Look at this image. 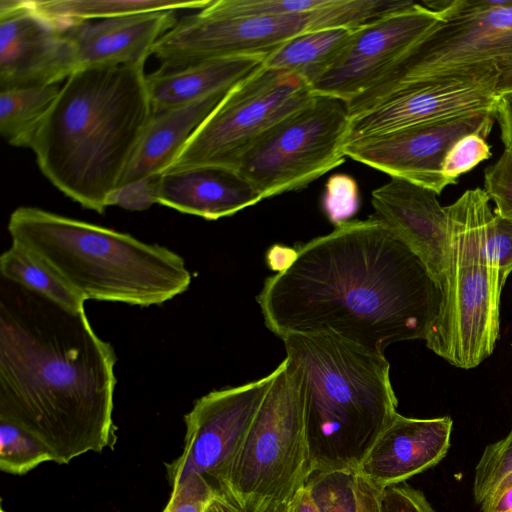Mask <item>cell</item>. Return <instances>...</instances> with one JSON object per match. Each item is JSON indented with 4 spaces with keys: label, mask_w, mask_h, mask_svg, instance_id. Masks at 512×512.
Wrapping results in <instances>:
<instances>
[{
    "label": "cell",
    "mask_w": 512,
    "mask_h": 512,
    "mask_svg": "<svg viewBox=\"0 0 512 512\" xmlns=\"http://www.w3.org/2000/svg\"><path fill=\"white\" fill-rule=\"evenodd\" d=\"M440 19L438 11L412 2L355 28L336 61L311 86L312 92L349 102L378 80Z\"/></svg>",
    "instance_id": "15"
},
{
    "label": "cell",
    "mask_w": 512,
    "mask_h": 512,
    "mask_svg": "<svg viewBox=\"0 0 512 512\" xmlns=\"http://www.w3.org/2000/svg\"><path fill=\"white\" fill-rule=\"evenodd\" d=\"M512 473V429L502 440L486 447L474 476V498L480 504L493 488Z\"/></svg>",
    "instance_id": "30"
},
{
    "label": "cell",
    "mask_w": 512,
    "mask_h": 512,
    "mask_svg": "<svg viewBox=\"0 0 512 512\" xmlns=\"http://www.w3.org/2000/svg\"><path fill=\"white\" fill-rule=\"evenodd\" d=\"M355 491L358 501V512H380V491L370 481L356 472Z\"/></svg>",
    "instance_id": "39"
},
{
    "label": "cell",
    "mask_w": 512,
    "mask_h": 512,
    "mask_svg": "<svg viewBox=\"0 0 512 512\" xmlns=\"http://www.w3.org/2000/svg\"><path fill=\"white\" fill-rule=\"evenodd\" d=\"M318 512H358L356 471H314L304 484Z\"/></svg>",
    "instance_id": "27"
},
{
    "label": "cell",
    "mask_w": 512,
    "mask_h": 512,
    "mask_svg": "<svg viewBox=\"0 0 512 512\" xmlns=\"http://www.w3.org/2000/svg\"><path fill=\"white\" fill-rule=\"evenodd\" d=\"M288 512H318L305 485L297 493Z\"/></svg>",
    "instance_id": "41"
},
{
    "label": "cell",
    "mask_w": 512,
    "mask_h": 512,
    "mask_svg": "<svg viewBox=\"0 0 512 512\" xmlns=\"http://www.w3.org/2000/svg\"><path fill=\"white\" fill-rule=\"evenodd\" d=\"M349 127L345 101L315 94L269 129L236 171L262 199L302 189L344 162Z\"/></svg>",
    "instance_id": "9"
},
{
    "label": "cell",
    "mask_w": 512,
    "mask_h": 512,
    "mask_svg": "<svg viewBox=\"0 0 512 512\" xmlns=\"http://www.w3.org/2000/svg\"><path fill=\"white\" fill-rule=\"evenodd\" d=\"M12 242L47 263L87 300L148 307L185 292L184 259L127 233L37 207H19L8 221Z\"/></svg>",
    "instance_id": "5"
},
{
    "label": "cell",
    "mask_w": 512,
    "mask_h": 512,
    "mask_svg": "<svg viewBox=\"0 0 512 512\" xmlns=\"http://www.w3.org/2000/svg\"><path fill=\"white\" fill-rule=\"evenodd\" d=\"M496 120L499 124L504 149L512 151V95L500 99Z\"/></svg>",
    "instance_id": "40"
},
{
    "label": "cell",
    "mask_w": 512,
    "mask_h": 512,
    "mask_svg": "<svg viewBox=\"0 0 512 512\" xmlns=\"http://www.w3.org/2000/svg\"><path fill=\"white\" fill-rule=\"evenodd\" d=\"M2 512H4V511L2 510Z\"/></svg>",
    "instance_id": "43"
},
{
    "label": "cell",
    "mask_w": 512,
    "mask_h": 512,
    "mask_svg": "<svg viewBox=\"0 0 512 512\" xmlns=\"http://www.w3.org/2000/svg\"><path fill=\"white\" fill-rule=\"evenodd\" d=\"M229 90L154 113L141 136L119 187L162 175L195 130Z\"/></svg>",
    "instance_id": "21"
},
{
    "label": "cell",
    "mask_w": 512,
    "mask_h": 512,
    "mask_svg": "<svg viewBox=\"0 0 512 512\" xmlns=\"http://www.w3.org/2000/svg\"><path fill=\"white\" fill-rule=\"evenodd\" d=\"M77 69L68 28L31 0L0 1V90L59 84Z\"/></svg>",
    "instance_id": "16"
},
{
    "label": "cell",
    "mask_w": 512,
    "mask_h": 512,
    "mask_svg": "<svg viewBox=\"0 0 512 512\" xmlns=\"http://www.w3.org/2000/svg\"><path fill=\"white\" fill-rule=\"evenodd\" d=\"M205 512H219V511L214 507V505L210 501V503H209V505H208V507H207Z\"/></svg>",
    "instance_id": "42"
},
{
    "label": "cell",
    "mask_w": 512,
    "mask_h": 512,
    "mask_svg": "<svg viewBox=\"0 0 512 512\" xmlns=\"http://www.w3.org/2000/svg\"><path fill=\"white\" fill-rule=\"evenodd\" d=\"M441 19L371 86L347 102L358 116L415 84L495 71L501 98L512 95V0L425 1Z\"/></svg>",
    "instance_id": "6"
},
{
    "label": "cell",
    "mask_w": 512,
    "mask_h": 512,
    "mask_svg": "<svg viewBox=\"0 0 512 512\" xmlns=\"http://www.w3.org/2000/svg\"><path fill=\"white\" fill-rule=\"evenodd\" d=\"M353 30L331 28L302 33L268 54L263 65L294 73L312 86L336 61Z\"/></svg>",
    "instance_id": "23"
},
{
    "label": "cell",
    "mask_w": 512,
    "mask_h": 512,
    "mask_svg": "<svg viewBox=\"0 0 512 512\" xmlns=\"http://www.w3.org/2000/svg\"><path fill=\"white\" fill-rule=\"evenodd\" d=\"M215 490L202 476L187 478L172 488L171 496L162 512H205Z\"/></svg>",
    "instance_id": "35"
},
{
    "label": "cell",
    "mask_w": 512,
    "mask_h": 512,
    "mask_svg": "<svg viewBox=\"0 0 512 512\" xmlns=\"http://www.w3.org/2000/svg\"><path fill=\"white\" fill-rule=\"evenodd\" d=\"M52 461L50 451L21 427L0 420V469L23 475L38 465Z\"/></svg>",
    "instance_id": "28"
},
{
    "label": "cell",
    "mask_w": 512,
    "mask_h": 512,
    "mask_svg": "<svg viewBox=\"0 0 512 512\" xmlns=\"http://www.w3.org/2000/svg\"><path fill=\"white\" fill-rule=\"evenodd\" d=\"M281 339L303 398L308 474L356 471L398 414L389 362L332 332Z\"/></svg>",
    "instance_id": "4"
},
{
    "label": "cell",
    "mask_w": 512,
    "mask_h": 512,
    "mask_svg": "<svg viewBox=\"0 0 512 512\" xmlns=\"http://www.w3.org/2000/svg\"><path fill=\"white\" fill-rule=\"evenodd\" d=\"M491 156V146L482 134H468L460 138L447 152L442 164L443 175L455 185L463 173Z\"/></svg>",
    "instance_id": "32"
},
{
    "label": "cell",
    "mask_w": 512,
    "mask_h": 512,
    "mask_svg": "<svg viewBox=\"0 0 512 512\" xmlns=\"http://www.w3.org/2000/svg\"><path fill=\"white\" fill-rule=\"evenodd\" d=\"M161 175L119 187L110 197L108 205L130 211H142L157 203L156 189Z\"/></svg>",
    "instance_id": "37"
},
{
    "label": "cell",
    "mask_w": 512,
    "mask_h": 512,
    "mask_svg": "<svg viewBox=\"0 0 512 512\" xmlns=\"http://www.w3.org/2000/svg\"><path fill=\"white\" fill-rule=\"evenodd\" d=\"M483 190L495 204L494 213L512 222V151L504 149L485 169Z\"/></svg>",
    "instance_id": "34"
},
{
    "label": "cell",
    "mask_w": 512,
    "mask_h": 512,
    "mask_svg": "<svg viewBox=\"0 0 512 512\" xmlns=\"http://www.w3.org/2000/svg\"><path fill=\"white\" fill-rule=\"evenodd\" d=\"M449 416L416 419L397 414L383 430L356 472L382 489L436 465L450 446Z\"/></svg>",
    "instance_id": "18"
},
{
    "label": "cell",
    "mask_w": 512,
    "mask_h": 512,
    "mask_svg": "<svg viewBox=\"0 0 512 512\" xmlns=\"http://www.w3.org/2000/svg\"><path fill=\"white\" fill-rule=\"evenodd\" d=\"M145 64L80 68L60 88L31 149L42 174L104 213L154 111Z\"/></svg>",
    "instance_id": "3"
},
{
    "label": "cell",
    "mask_w": 512,
    "mask_h": 512,
    "mask_svg": "<svg viewBox=\"0 0 512 512\" xmlns=\"http://www.w3.org/2000/svg\"><path fill=\"white\" fill-rule=\"evenodd\" d=\"M314 95L300 76L263 65L227 92L167 170L196 166L236 170L269 129Z\"/></svg>",
    "instance_id": "10"
},
{
    "label": "cell",
    "mask_w": 512,
    "mask_h": 512,
    "mask_svg": "<svg viewBox=\"0 0 512 512\" xmlns=\"http://www.w3.org/2000/svg\"><path fill=\"white\" fill-rule=\"evenodd\" d=\"M359 202V189L354 178L335 174L327 180L322 207L333 224L339 226L348 222L358 211Z\"/></svg>",
    "instance_id": "33"
},
{
    "label": "cell",
    "mask_w": 512,
    "mask_h": 512,
    "mask_svg": "<svg viewBox=\"0 0 512 512\" xmlns=\"http://www.w3.org/2000/svg\"><path fill=\"white\" fill-rule=\"evenodd\" d=\"M329 0H212L208 8L225 16H283L309 12Z\"/></svg>",
    "instance_id": "29"
},
{
    "label": "cell",
    "mask_w": 512,
    "mask_h": 512,
    "mask_svg": "<svg viewBox=\"0 0 512 512\" xmlns=\"http://www.w3.org/2000/svg\"><path fill=\"white\" fill-rule=\"evenodd\" d=\"M496 113L477 112L434 123L360 138L344 146L345 156L440 195L452 183L442 164L462 137L480 133L487 138Z\"/></svg>",
    "instance_id": "13"
},
{
    "label": "cell",
    "mask_w": 512,
    "mask_h": 512,
    "mask_svg": "<svg viewBox=\"0 0 512 512\" xmlns=\"http://www.w3.org/2000/svg\"><path fill=\"white\" fill-rule=\"evenodd\" d=\"M177 21L176 11H158L69 27L78 69L145 64L154 45Z\"/></svg>",
    "instance_id": "19"
},
{
    "label": "cell",
    "mask_w": 512,
    "mask_h": 512,
    "mask_svg": "<svg viewBox=\"0 0 512 512\" xmlns=\"http://www.w3.org/2000/svg\"><path fill=\"white\" fill-rule=\"evenodd\" d=\"M212 0H31L44 16L66 28L124 15L177 10H200Z\"/></svg>",
    "instance_id": "24"
},
{
    "label": "cell",
    "mask_w": 512,
    "mask_h": 512,
    "mask_svg": "<svg viewBox=\"0 0 512 512\" xmlns=\"http://www.w3.org/2000/svg\"><path fill=\"white\" fill-rule=\"evenodd\" d=\"M257 301L280 338L332 332L384 355L392 343L426 339L442 291L420 258L370 216L301 246Z\"/></svg>",
    "instance_id": "1"
},
{
    "label": "cell",
    "mask_w": 512,
    "mask_h": 512,
    "mask_svg": "<svg viewBox=\"0 0 512 512\" xmlns=\"http://www.w3.org/2000/svg\"><path fill=\"white\" fill-rule=\"evenodd\" d=\"M437 194L391 178L371 193L376 219L402 240L440 284L448 250V218Z\"/></svg>",
    "instance_id": "17"
},
{
    "label": "cell",
    "mask_w": 512,
    "mask_h": 512,
    "mask_svg": "<svg viewBox=\"0 0 512 512\" xmlns=\"http://www.w3.org/2000/svg\"><path fill=\"white\" fill-rule=\"evenodd\" d=\"M480 507L481 512H512V473L502 478Z\"/></svg>",
    "instance_id": "38"
},
{
    "label": "cell",
    "mask_w": 512,
    "mask_h": 512,
    "mask_svg": "<svg viewBox=\"0 0 512 512\" xmlns=\"http://www.w3.org/2000/svg\"><path fill=\"white\" fill-rule=\"evenodd\" d=\"M448 250L440 286V311L425 339L450 364L471 369L492 353L499 332L500 294L487 257V234L494 214L479 187L446 206Z\"/></svg>",
    "instance_id": "7"
},
{
    "label": "cell",
    "mask_w": 512,
    "mask_h": 512,
    "mask_svg": "<svg viewBox=\"0 0 512 512\" xmlns=\"http://www.w3.org/2000/svg\"><path fill=\"white\" fill-rule=\"evenodd\" d=\"M158 204L217 220L263 200L236 170L196 166L165 171L156 189Z\"/></svg>",
    "instance_id": "20"
},
{
    "label": "cell",
    "mask_w": 512,
    "mask_h": 512,
    "mask_svg": "<svg viewBox=\"0 0 512 512\" xmlns=\"http://www.w3.org/2000/svg\"><path fill=\"white\" fill-rule=\"evenodd\" d=\"M308 467L303 398L284 359L211 503L219 512H288Z\"/></svg>",
    "instance_id": "8"
},
{
    "label": "cell",
    "mask_w": 512,
    "mask_h": 512,
    "mask_svg": "<svg viewBox=\"0 0 512 512\" xmlns=\"http://www.w3.org/2000/svg\"><path fill=\"white\" fill-rule=\"evenodd\" d=\"M321 8L283 16L240 17L216 14L207 5L178 19L154 45L152 55L164 69L214 58L267 56L297 35L320 30Z\"/></svg>",
    "instance_id": "11"
},
{
    "label": "cell",
    "mask_w": 512,
    "mask_h": 512,
    "mask_svg": "<svg viewBox=\"0 0 512 512\" xmlns=\"http://www.w3.org/2000/svg\"><path fill=\"white\" fill-rule=\"evenodd\" d=\"M275 376L276 369L259 380L214 390L194 403L184 416L183 452L165 464L172 488L189 477L202 476L214 489L216 479L240 446Z\"/></svg>",
    "instance_id": "12"
},
{
    "label": "cell",
    "mask_w": 512,
    "mask_h": 512,
    "mask_svg": "<svg viewBox=\"0 0 512 512\" xmlns=\"http://www.w3.org/2000/svg\"><path fill=\"white\" fill-rule=\"evenodd\" d=\"M486 251L493 282L501 292L512 271V222L495 213L488 226Z\"/></svg>",
    "instance_id": "31"
},
{
    "label": "cell",
    "mask_w": 512,
    "mask_h": 512,
    "mask_svg": "<svg viewBox=\"0 0 512 512\" xmlns=\"http://www.w3.org/2000/svg\"><path fill=\"white\" fill-rule=\"evenodd\" d=\"M60 88L54 84L0 90V132L7 143L31 148Z\"/></svg>",
    "instance_id": "26"
},
{
    "label": "cell",
    "mask_w": 512,
    "mask_h": 512,
    "mask_svg": "<svg viewBox=\"0 0 512 512\" xmlns=\"http://www.w3.org/2000/svg\"><path fill=\"white\" fill-rule=\"evenodd\" d=\"M116 355L74 313L2 277L0 420L15 424L68 464L116 442Z\"/></svg>",
    "instance_id": "2"
},
{
    "label": "cell",
    "mask_w": 512,
    "mask_h": 512,
    "mask_svg": "<svg viewBox=\"0 0 512 512\" xmlns=\"http://www.w3.org/2000/svg\"><path fill=\"white\" fill-rule=\"evenodd\" d=\"M379 502L380 512H434L421 491L401 483L382 488Z\"/></svg>",
    "instance_id": "36"
},
{
    "label": "cell",
    "mask_w": 512,
    "mask_h": 512,
    "mask_svg": "<svg viewBox=\"0 0 512 512\" xmlns=\"http://www.w3.org/2000/svg\"><path fill=\"white\" fill-rule=\"evenodd\" d=\"M266 56H237L203 60L187 66L159 68L146 75L154 113L182 106L231 89L263 66Z\"/></svg>",
    "instance_id": "22"
},
{
    "label": "cell",
    "mask_w": 512,
    "mask_h": 512,
    "mask_svg": "<svg viewBox=\"0 0 512 512\" xmlns=\"http://www.w3.org/2000/svg\"><path fill=\"white\" fill-rule=\"evenodd\" d=\"M495 71L455 76L406 87L350 118L347 141L477 113H496Z\"/></svg>",
    "instance_id": "14"
},
{
    "label": "cell",
    "mask_w": 512,
    "mask_h": 512,
    "mask_svg": "<svg viewBox=\"0 0 512 512\" xmlns=\"http://www.w3.org/2000/svg\"><path fill=\"white\" fill-rule=\"evenodd\" d=\"M0 272L3 278L49 299L68 311H84L87 299L47 263L16 243L12 242L10 248L1 254Z\"/></svg>",
    "instance_id": "25"
}]
</instances>
